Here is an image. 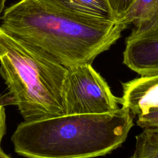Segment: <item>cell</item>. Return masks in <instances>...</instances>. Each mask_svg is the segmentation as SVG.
<instances>
[{
    "label": "cell",
    "instance_id": "8992f818",
    "mask_svg": "<svg viewBox=\"0 0 158 158\" xmlns=\"http://www.w3.org/2000/svg\"><path fill=\"white\" fill-rule=\"evenodd\" d=\"M121 106L133 116L145 114L150 108L158 107V75L140 76L122 84Z\"/></svg>",
    "mask_w": 158,
    "mask_h": 158
},
{
    "label": "cell",
    "instance_id": "277c9868",
    "mask_svg": "<svg viewBox=\"0 0 158 158\" xmlns=\"http://www.w3.org/2000/svg\"><path fill=\"white\" fill-rule=\"evenodd\" d=\"M63 97L65 114L112 112L121 102V98L112 94L105 80L89 64L69 69Z\"/></svg>",
    "mask_w": 158,
    "mask_h": 158
},
{
    "label": "cell",
    "instance_id": "4fadbf2b",
    "mask_svg": "<svg viewBox=\"0 0 158 158\" xmlns=\"http://www.w3.org/2000/svg\"><path fill=\"white\" fill-rule=\"evenodd\" d=\"M7 0H0V17L1 16V14L3 11V9L5 6V3Z\"/></svg>",
    "mask_w": 158,
    "mask_h": 158
},
{
    "label": "cell",
    "instance_id": "8fae6325",
    "mask_svg": "<svg viewBox=\"0 0 158 158\" xmlns=\"http://www.w3.org/2000/svg\"><path fill=\"white\" fill-rule=\"evenodd\" d=\"M134 0H108L114 17L119 21Z\"/></svg>",
    "mask_w": 158,
    "mask_h": 158
},
{
    "label": "cell",
    "instance_id": "7a4b0ae2",
    "mask_svg": "<svg viewBox=\"0 0 158 158\" xmlns=\"http://www.w3.org/2000/svg\"><path fill=\"white\" fill-rule=\"evenodd\" d=\"M122 106L104 114H64L20 123L11 137L15 152L31 158H84L105 156L121 146L133 126Z\"/></svg>",
    "mask_w": 158,
    "mask_h": 158
},
{
    "label": "cell",
    "instance_id": "9c48e42d",
    "mask_svg": "<svg viewBox=\"0 0 158 158\" xmlns=\"http://www.w3.org/2000/svg\"><path fill=\"white\" fill-rule=\"evenodd\" d=\"M132 158H158V130H143L135 137Z\"/></svg>",
    "mask_w": 158,
    "mask_h": 158
},
{
    "label": "cell",
    "instance_id": "6da1fadb",
    "mask_svg": "<svg viewBox=\"0 0 158 158\" xmlns=\"http://www.w3.org/2000/svg\"><path fill=\"white\" fill-rule=\"evenodd\" d=\"M0 26L40 48L70 69L91 64L127 27L117 21L70 12L43 0H21L6 9Z\"/></svg>",
    "mask_w": 158,
    "mask_h": 158
},
{
    "label": "cell",
    "instance_id": "5b68a950",
    "mask_svg": "<svg viewBox=\"0 0 158 158\" xmlns=\"http://www.w3.org/2000/svg\"><path fill=\"white\" fill-rule=\"evenodd\" d=\"M123 63L140 76L158 75V23L129 35L125 41Z\"/></svg>",
    "mask_w": 158,
    "mask_h": 158
},
{
    "label": "cell",
    "instance_id": "7c38bea8",
    "mask_svg": "<svg viewBox=\"0 0 158 158\" xmlns=\"http://www.w3.org/2000/svg\"><path fill=\"white\" fill-rule=\"evenodd\" d=\"M6 114L5 109L2 104L0 102V157H9V156L6 154L2 149L1 147V143L2 138L6 133Z\"/></svg>",
    "mask_w": 158,
    "mask_h": 158
},
{
    "label": "cell",
    "instance_id": "30bf717a",
    "mask_svg": "<svg viewBox=\"0 0 158 158\" xmlns=\"http://www.w3.org/2000/svg\"><path fill=\"white\" fill-rule=\"evenodd\" d=\"M137 118L136 124L143 130H158V107H151Z\"/></svg>",
    "mask_w": 158,
    "mask_h": 158
},
{
    "label": "cell",
    "instance_id": "52a82bcc",
    "mask_svg": "<svg viewBox=\"0 0 158 158\" xmlns=\"http://www.w3.org/2000/svg\"><path fill=\"white\" fill-rule=\"evenodd\" d=\"M118 22L127 27L132 25L131 34L150 29L158 23V0H134Z\"/></svg>",
    "mask_w": 158,
    "mask_h": 158
},
{
    "label": "cell",
    "instance_id": "3957f363",
    "mask_svg": "<svg viewBox=\"0 0 158 158\" xmlns=\"http://www.w3.org/2000/svg\"><path fill=\"white\" fill-rule=\"evenodd\" d=\"M68 71L45 51L0 26V75L24 121L65 114L63 91Z\"/></svg>",
    "mask_w": 158,
    "mask_h": 158
},
{
    "label": "cell",
    "instance_id": "ba28073f",
    "mask_svg": "<svg viewBox=\"0 0 158 158\" xmlns=\"http://www.w3.org/2000/svg\"><path fill=\"white\" fill-rule=\"evenodd\" d=\"M66 11L117 21L108 0H43ZM118 22V21H117Z\"/></svg>",
    "mask_w": 158,
    "mask_h": 158
}]
</instances>
